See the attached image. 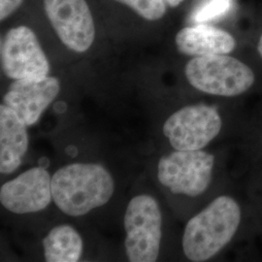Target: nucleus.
Instances as JSON below:
<instances>
[{
	"label": "nucleus",
	"mask_w": 262,
	"mask_h": 262,
	"mask_svg": "<svg viewBox=\"0 0 262 262\" xmlns=\"http://www.w3.org/2000/svg\"><path fill=\"white\" fill-rule=\"evenodd\" d=\"M49 164V160L46 158H43V159L39 160V165L40 167H43V168H46Z\"/></svg>",
	"instance_id": "nucleus-18"
},
{
	"label": "nucleus",
	"mask_w": 262,
	"mask_h": 262,
	"mask_svg": "<svg viewBox=\"0 0 262 262\" xmlns=\"http://www.w3.org/2000/svg\"><path fill=\"white\" fill-rule=\"evenodd\" d=\"M60 91L56 77L14 80L3 98V104L19 116L28 126L39 121L41 115L52 103Z\"/></svg>",
	"instance_id": "nucleus-10"
},
{
	"label": "nucleus",
	"mask_w": 262,
	"mask_h": 262,
	"mask_svg": "<svg viewBox=\"0 0 262 262\" xmlns=\"http://www.w3.org/2000/svg\"><path fill=\"white\" fill-rule=\"evenodd\" d=\"M27 124L8 106H0V172L16 171L28 147Z\"/></svg>",
	"instance_id": "nucleus-12"
},
{
	"label": "nucleus",
	"mask_w": 262,
	"mask_h": 262,
	"mask_svg": "<svg viewBox=\"0 0 262 262\" xmlns=\"http://www.w3.org/2000/svg\"><path fill=\"white\" fill-rule=\"evenodd\" d=\"M43 248L46 261H79L83 253V240L72 226L58 225L44 238Z\"/></svg>",
	"instance_id": "nucleus-13"
},
{
	"label": "nucleus",
	"mask_w": 262,
	"mask_h": 262,
	"mask_svg": "<svg viewBox=\"0 0 262 262\" xmlns=\"http://www.w3.org/2000/svg\"><path fill=\"white\" fill-rule=\"evenodd\" d=\"M124 4L147 20H159L166 13L164 0H115Z\"/></svg>",
	"instance_id": "nucleus-15"
},
{
	"label": "nucleus",
	"mask_w": 262,
	"mask_h": 262,
	"mask_svg": "<svg viewBox=\"0 0 262 262\" xmlns=\"http://www.w3.org/2000/svg\"><path fill=\"white\" fill-rule=\"evenodd\" d=\"M24 0H0V19L4 20L21 5Z\"/></svg>",
	"instance_id": "nucleus-16"
},
{
	"label": "nucleus",
	"mask_w": 262,
	"mask_h": 262,
	"mask_svg": "<svg viewBox=\"0 0 262 262\" xmlns=\"http://www.w3.org/2000/svg\"><path fill=\"white\" fill-rule=\"evenodd\" d=\"M257 51H258L259 55L262 57V35L259 38V41H258V44H257Z\"/></svg>",
	"instance_id": "nucleus-19"
},
{
	"label": "nucleus",
	"mask_w": 262,
	"mask_h": 262,
	"mask_svg": "<svg viewBox=\"0 0 262 262\" xmlns=\"http://www.w3.org/2000/svg\"><path fill=\"white\" fill-rule=\"evenodd\" d=\"M215 158L204 150H177L161 158L159 183L174 194L198 196L210 186Z\"/></svg>",
	"instance_id": "nucleus-5"
},
{
	"label": "nucleus",
	"mask_w": 262,
	"mask_h": 262,
	"mask_svg": "<svg viewBox=\"0 0 262 262\" xmlns=\"http://www.w3.org/2000/svg\"><path fill=\"white\" fill-rule=\"evenodd\" d=\"M222 119L215 108L198 104L182 108L171 115L163 133L177 150L203 149L222 129Z\"/></svg>",
	"instance_id": "nucleus-6"
},
{
	"label": "nucleus",
	"mask_w": 262,
	"mask_h": 262,
	"mask_svg": "<svg viewBox=\"0 0 262 262\" xmlns=\"http://www.w3.org/2000/svg\"><path fill=\"white\" fill-rule=\"evenodd\" d=\"M1 66L12 80L43 78L50 72L47 56L31 28H11L1 41Z\"/></svg>",
	"instance_id": "nucleus-7"
},
{
	"label": "nucleus",
	"mask_w": 262,
	"mask_h": 262,
	"mask_svg": "<svg viewBox=\"0 0 262 262\" xmlns=\"http://www.w3.org/2000/svg\"><path fill=\"white\" fill-rule=\"evenodd\" d=\"M241 221L238 203L220 196L191 217L183 235V250L191 261H206L222 251L233 238Z\"/></svg>",
	"instance_id": "nucleus-2"
},
{
	"label": "nucleus",
	"mask_w": 262,
	"mask_h": 262,
	"mask_svg": "<svg viewBox=\"0 0 262 262\" xmlns=\"http://www.w3.org/2000/svg\"><path fill=\"white\" fill-rule=\"evenodd\" d=\"M52 198V179L46 168L40 166L21 173L0 189L2 206L19 215L44 210Z\"/></svg>",
	"instance_id": "nucleus-9"
},
{
	"label": "nucleus",
	"mask_w": 262,
	"mask_h": 262,
	"mask_svg": "<svg viewBox=\"0 0 262 262\" xmlns=\"http://www.w3.org/2000/svg\"><path fill=\"white\" fill-rule=\"evenodd\" d=\"M48 19L66 47L84 53L92 47L95 27L85 0H43Z\"/></svg>",
	"instance_id": "nucleus-8"
},
{
	"label": "nucleus",
	"mask_w": 262,
	"mask_h": 262,
	"mask_svg": "<svg viewBox=\"0 0 262 262\" xmlns=\"http://www.w3.org/2000/svg\"><path fill=\"white\" fill-rule=\"evenodd\" d=\"M167 4H168L170 7H173V8H175V7H177L179 6L184 0H164Z\"/></svg>",
	"instance_id": "nucleus-17"
},
{
	"label": "nucleus",
	"mask_w": 262,
	"mask_h": 262,
	"mask_svg": "<svg viewBox=\"0 0 262 262\" xmlns=\"http://www.w3.org/2000/svg\"><path fill=\"white\" fill-rule=\"evenodd\" d=\"M232 8L231 0H207L197 8L191 17L194 24H204L225 17Z\"/></svg>",
	"instance_id": "nucleus-14"
},
{
	"label": "nucleus",
	"mask_w": 262,
	"mask_h": 262,
	"mask_svg": "<svg viewBox=\"0 0 262 262\" xmlns=\"http://www.w3.org/2000/svg\"><path fill=\"white\" fill-rule=\"evenodd\" d=\"M175 43L180 53L191 56L228 55L236 46L231 34L223 29L199 24L179 31Z\"/></svg>",
	"instance_id": "nucleus-11"
},
{
	"label": "nucleus",
	"mask_w": 262,
	"mask_h": 262,
	"mask_svg": "<svg viewBox=\"0 0 262 262\" xmlns=\"http://www.w3.org/2000/svg\"><path fill=\"white\" fill-rule=\"evenodd\" d=\"M161 212L157 200L148 194L132 198L124 215L125 251L131 262H154L161 241Z\"/></svg>",
	"instance_id": "nucleus-4"
},
{
	"label": "nucleus",
	"mask_w": 262,
	"mask_h": 262,
	"mask_svg": "<svg viewBox=\"0 0 262 262\" xmlns=\"http://www.w3.org/2000/svg\"><path fill=\"white\" fill-rule=\"evenodd\" d=\"M185 74L198 91L226 97L246 93L255 79L249 66L227 55L195 56L187 62Z\"/></svg>",
	"instance_id": "nucleus-3"
},
{
	"label": "nucleus",
	"mask_w": 262,
	"mask_h": 262,
	"mask_svg": "<svg viewBox=\"0 0 262 262\" xmlns=\"http://www.w3.org/2000/svg\"><path fill=\"white\" fill-rule=\"evenodd\" d=\"M114 189L111 174L95 163L69 164L52 177L53 200L60 211L71 216H81L103 206Z\"/></svg>",
	"instance_id": "nucleus-1"
}]
</instances>
